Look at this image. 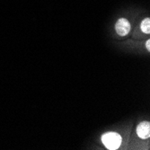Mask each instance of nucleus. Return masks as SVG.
<instances>
[{"label": "nucleus", "mask_w": 150, "mask_h": 150, "mask_svg": "<svg viewBox=\"0 0 150 150\" xmlns=\"http://www.w3.org/2000/svg\"><path fill=\"white\" fill-rule=\"evenodd\" d=\"M146 47L148 50H150V40H146Z\"/></svg>", "instance_id": "obj_5"}, {"label": "nucleus", "mask_w": 150, "mask_h": 150, "mask_svg": "<svg viewBox=\"0 0 150 150\" xmlns=\"http://www.w3.org/2000/svg\"><path fill=\"white\" fill-rule=\"evenodd\" d=\"M141 30L143 33H146V34H149L150 33V19L149 18H146L142 21L141 23Z\"/></svg>", "instance_id": "obj_4"}, {"label": "nucleus", "mask_w": 150, "mask_h": 150, "mask_svg": "<svg viewBox=\"0 0 150 150\" xmlns=\"http://www.w3.org/2000/svg\"><path fill=\"white\" fill-rule=\"evenodd\" d=\"M102 141L103 145L111 150L118 149L121 144V137L115 132H109L105 133L102 137Z\"/></svg>", "instance_id": "obj_1"}, {"label": "nucleus", "mask_w": 150, "mask_h": 150, "mask_svg": "<svg viewBox=\"0 0 150 150\" xmlns=\"http://www.w3.org/2000/svg\"><path fill=\"white\" fill-rule=\"evenodd\" d=\"M137 133L140 139H146L150 137V123L148 121H144L138 126Z\"/></svg>", "instance_id": "obj_3"}, {"label": "nucleus", "mask_w": 150, "mask_h": 150, "mask_svg": "<svg viewBox=\"0 0 150 150\" xmlns=\"http://www.w3.org/2000/svg\"><path fill=\"white\" fill-rule=\"evenodd\" d=\"M115 29L117 33L120 36H125L127 35L131 29V26L129 22L125 18H120L118 20V22L115 24Z\"/></svg>", "instance_id": "obj_2"}]
</instances>
